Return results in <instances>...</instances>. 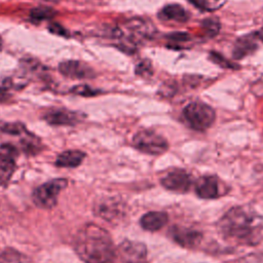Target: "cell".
I'll list each match as a JSON object with an SVG mask.
<instances>
[{
	"mask_svg": "<svg viewBox=\"0 0 263 263\" xmlns=\"http://www.w3.org/2000/svg\"><path fill=\"white\" fill-rule=\"evenodd\" d=\"M220 236L238 246H256L262 238L263 216L250 205H234L217 222Z\"/></svg>",
	"mask_w": 263,
	"mask_h": 263,
	"instance_id": "6da1fadb",
	"label": "cell"
},
{
	"mask_svg": "<svg viewBox=\"0 0 263 263\" xmlns=\"http://www.w3.org/2000/svg\"><path fill=\"white\" fill-rule=\"evenodd\" d=\"M74 249L85 263H114L116 251L108 231L96 224L84 225L75 235Z\"/></svg>",
	"mask_w": 263,
	"mask_h": 263,
	"instance_id": "7a4b0ae2",
	"label": "cell"
},
{
	"mask_svg": "<svg viewBox=\"0 0 263 263\" xmlns=\"http://www.w3.org/2000/svg\"><path fill=\"white\" fill-rule=\"evenodd\" d=\"M182 114L187 124L197 132L209 129L216 119L215 110L210 105L199 101L187 104L184 107Z\"/></svg>",
	"mask_w": 263,
	"mask_h": 263,
	"instance_id": "3957f363",
	"label": "cell"
},
{
	"mask_svg": "<svg viewBox=\"0 0 263 263\" xmlns=\"http://www.w3.org/2000/svg\"><path fill=\"white\" fill-rule=\"evenodd\" d=\"M68 185L67 179L63 178H58L50 180L39 187H37L33 194L32 198L34 203L44 210H49L52 209L57 205L58 203V197L60 192L65 189Z\"/></svg>",
	"mask_w": 263,
	"mask_h": 263,
	"instance_id": "277c9868",
	"label": "cell"
},
{
	"mask_svg": "<svg viewBox=\"0 0 263 263\" xmlns=\"http://www.w3.org/2000/svg\"><path fill=\"white\" fill-rule=\"evenodd\" d=\"M133 144L139 151L150 155H160L168 150L167 140L151 129L139 130L133 138Z\"/></svg>",
	"mask_w": 263,
	"mask_h": 263,
	"instance_id": "5b68a950",
	"label": "cell"
},
{
	"mask_svg": "<svg viewBox=\"0 0 263 263\" xmlns=\"http://www.w3.org/2000/svg\"><path fill=\"white\" fill-rule=\"evenodd\" d=\"M195 194L201 199H217L228 191L226 185L216 175H203L194 183Z\"/></svg>",
	"mask_w": 263,
	"mask_h": 263,
	"instance_id": "8992f818",
	"label": "cell"
},
{
	"mask_svg": "<svg viewBox=\"0 0 263 263\" xmlns=\"http://www.w3.org/2000/svg\"><path fill=\"white\" fill-rule=\"evenodd\" d=\"M160 184L168 191L185 194L193 185V179L184 168H172L160 178Z\"/></svg>",
	"mask_w": 263,
	"mask_h": 263,
	"instance_id": "52a82bcc",
	"label": "cell"
},
{
	"mask_svg": "<svg viewBox=\"0 0 263 263\" xmlns=\"http://www.w3.org/2000/svg\"><path fill=\"white\" fill-rule=\"evenodd\" d=\"M95 213L107 222H116L125 215V205L122 200L117 197L107 196L96 201Z\"/></svg>",
	"mask_w": 263,
	"mask_h": 263,
	"instance_id": "ba28073f",
	"label": "cell"
},
{
	"mask_svg": "<svg viewBox=\"0 0 263 263\" xmlns=\"http://www.w3.org/2000/svg\"><path fill=\"white\" fill-rule=\"evenodd\" d=\"M168 234L172 239L185 249H195L201 242L203 234L201 231L187 226L174 225L170 228Z\"/></svg>",
	"mask_w": 263,
	"mask_h": 263,
	"instance_id": "9c48e42d",
	"label": "cell"
},
{
	"mask_svg": "<svg viewBox=\"0 0 263 263\" xmlns=\"http://www.w3.org/2000/svg\"><path fill=\"white\" fill-rule=\"evenodd\" d=\"M118 254L123 263H145L148 252L145 243L124 239L118 246Z\"/></svg>",
	"mask_w": 263,
	"mask_h": 263,
	"instance_id": "30bf717a",
	"label": "cell"
},
{
	"mask_svg": "<svg viewBox=\"0 0 263 263\" xmlns=\"http://www.w3.org/2000/svg\"><path fill=\"white\" fill-rule=\"evenodd\" d=\"M85 118V114L65 108H53L46 111L43 119L50 125H75Z\"/></svg>",
	"mask_w": 263,
	"mask_h": 263,
	"instance_id": "8fae6325",
	"label": "cell"
},
{
	"mask_svg": "<svg viewBox=\"0 0 263 263\" xmlns=\"http://www.w3.org/2000/svg\"><path fill=\"white\" fill-rule=\"evenodd\" d=\"M58 69L62 75L72 79H90L96 76L90 66L77 60L64 61L59 64Z\"/></svg>",
	"mask_w": 263,
	"mask_h": 263,
	"instance_id": "7c38bea8",
	"label": "cell"
},
{
	"mask_svg": "<svg viewBox=\"0 0 263 263\" xmlns=\"http://www.w3.org/2000/svg\"><path fill=\"white\" fill-rule=\"evenodd\" d=\"M16 149L9 144L0 146V184L6 185L15 170Z\"/></svg>",
	"mask_w": 263,
	"mask_h": 263,
	"instance_id": "4fadbf2b",
	"label": "cell"
},
{
	"mask_svg": "<svg viewBox=\"0 0 263 263\" xmlns=\"http://www.w3.org/2000/svg\"><path fill=\"white\" fill-rule=\"evenodd\" d=\"M258 38L254 33L240 36L235 40L232 57L235 60H241L250 54H252L258 47Z\"/></svg>",
	"mask_w": 263,
	"mask_h": 263,
	"instance_id": "5bb4252c",
	"label": "cell"
},
{
	"mask_svg": "<svg viewBox=\"0 0 263 263\" xmlns=\"http://www.w3.org/2000/svg\"><path fill=\"white\" fill-rule=\"evenodd\" d=\"M168 222V216L165 212L152 211L143 215L140 219V224L147 231H157L164 227Z\"/></svg>",
	"mask_w": 263,
	"mask_h": 263,
	"instance_id": "9a60e30c",
	"label": "cell"
},
{
	"mask_svg": "<svg viewBox=\"0 0 263 263\" xmlns=\"http://www.w3.org/2000/svg\"><path fill=\"white\" fill-rule=\"evenodd\" d=\"M158 18L163 22L186 23L189 20V13L179 4H167L158 12Z\"/></svg>",
	"mask_w": 263,
	"mask_h": 263,
	"instance_id": "2e32d148",
	"label": "cell"
},
{
	"mask_svg": "<svg viewBox=\"0 0 263 263\" xmlns=\"http://www.w3.org/2000/svg\"><path fill=\"white\" fill-rule=\"evenodd\" d=\"M85 158V153L80 150H67L60 153L55 160L59 167H77Z\"/></svg>",
	"mask_w": 263,
	"mask_h": 263,
	"instance_id": "e0dca14e",
	"label": "cell"
},
{
	"mask_svg": "<svg viewBox=\"0 0 263 263\" xmlns=\"http://www.w3.org/2000/svg\"><path fill=\"white\" fill-rule=\"evenodd\" d=\"M26 77L25 75H0V89L7 91L8 89L12 88H22L24 87L27 82H26Z\"/></svg>",
	"mask_w": 263,
	"mask_h": 263,
	"instance_id": "ac0fdd59",
	"label": "cell"
},
{
	"mask_svg": "<svg viewBox=\"0 0 263 263\" xmlns=\"http://www.w3.org/2000/svg\"><path fill=\"white\" fill-rule=\"evenodd\" d=\"M57 11L51 7L38 6L34 7L30 11V18L34 22H41L44 20H50L55 15Z\"/></svg>",
	"mask_w": 263,
	"mask_h": 263,
	"instance_id": "d6986e66",
	"label": "cell"
},
{
	"mask_svg": "<svg viewBox=\"0 0 263 263\" xmlns=\"http://www.w3.org/2000/svg\"><path fill=\"white\" fill-rule=\"evenodd\" d=\"M0 130L11 136H23L28 133L26 126L21 122H1Z\"/></svg>",
	"mask_w": 263,
	"mask_h": 263,
	"instance_id": "ffe728a7",
	"label": "cell"
},
{
	"mask_svg": "<svg viewBox=\"0 0 263 263\" xmlns=\"http://www.w3.org/2000/svg\"><path fill=\"white\" fill-rule=\"evenodd\" d=\"M168 41L167 46L172 48H181V44L190 40V35L186 32H173L165 36Z\"/></svg>",
	"mask_w": 263,
	"mask_h": 263,
	"instance_id": "44dd1931",
	"label": "cell"
},
{
	"mask_svg": "<svg viewBox=\"0 0 263 263\" xmlns=\"http://www.w3.org/2000/svg\"><path fill=\"white\" fill-rule=\"evenodd\" d=\"M201 28L203 30V33L208 37H214L219 33L221 26L217 18L210 17V18H205L201 22Z\"/></svg>",
	"mask_w": 263,
	"mask_h": 263,
	"instance_id": "7402d4cb",
	"label": "cell"
},
{
	"mask_svg": "<svg viewBox=\"0 0 263 263\" xmlns=\"http://www.w3.org/2000/svg\"><path fill=\"white\" fill-rule=\"evenodd\" d=\"M0 263H23L21 254L14 249H6L0 253Z\"/></svg>",
	"mask_w": 263,
	"mask_h": 263,
	"instance_id": "603a6c76",
	"label": "cell"
},
{
	"mask_svg": "<svg viewBox=\"0 0 263 263\" xmlns=\"http://www.w3.org/2000/svg\"><path fill=\"white\" fill-rule=\"evenodd\" d=\"M135 73L138 76L141 77H150L153 75V68L152 65L150 63V61L148 60H143L142 62H140L135 69Z\"/></svg>",
	"mask_w": 263,
	"mask_h": 263,
	"instance_id": "cb8c5ba5",
	"label": "cell"
},
{
	"mask_svg": "<svg viewBox=\"0 0 263 263\" xmlns=\"http://www.w3.org/2000/svg\"><path fill=\"white\" fill-rule=\"evenodd\" d=\"M210 60L219 65L220 67H223V68H231V69H236V65L232 64L231 62H229L225 57H223L222 54L216 52V51H211L210 52Z\"/></svg>",
	"mask_w": 263,
	"mask_h": 263,
	"instance_id": "d4e9b609",
	"label": "cell"
},
{
	"mask_svg": "<svg viewBox=\"0 0 263 263\" xmlns=\"http://www.w3.org/2000/svg\"><path fill=\"white\" fill-rule=\"evenodd\" d=\"M70 91L72 93L82 96V97H93V96H97L98 93L101 92L100 90L93 89V88L89 87L88 85H75L74 87H72L70 89Z\"/></svg>",
	"mask_w": 263,
	"mask_h": 263,
	"instance_id": "484cf974",
	"label": "cell"
},
{
	"mask_svg": "<svg viewBox=\"0 0 263 263\" xmlns=\"http://www.w3.org/2000/svg\"><path fill=\"white\" fill-rule=\"evenodd\" d=\"M241 263H263V254H250L241 258Z\"/></svg>",
	"mask_w": 263,
	"mask_h": 263,
	"instance_id": "4316f807",
	"label": "cell"
},
{
	"mask_svg": "<svg viewBox=\"0 0 263 263\" xmlns=\"http://www.w3.org/2000/svg\"><path fill=\"white\" fill-rule=\"evenodd\" d=\"M190 3H192L194 6L201 10H212L213 7L210 6V1L209 0H188Z\"/></svg>",
	"mask_w": 263,
	"mask_h": 263,
	"instance_id": "83f0119b",
	"label": "cell"
},
{
	"mask_svg": "<svg viewBox=\"0 0 263 263\" xmlns=\"http://www.w3.org/2000/svg\"><path fill=\"white\" fill-rule=\"evenodd\" d=\"M48 30L52 33V34H58V35H61V36H67L68 32L59 24L57 23H53V24H50L48 26Z\"/></svg>",
	"mask_w": 263,
	"mask_h": 263,
	"instance_id": "f1b7e54d",
	"label": "cell"
},
{
	"mask_svg": "<svg viewBox=\"0 0 263 263\" xmlns=\"http://www.w3.org/2000/svg\"><path fill=\"white\" fill-rule=\"evenodd\" d=\"M255 34H256L258 40H260V41L263 42V27H262L260 30H258L257 32H255Z\"/></svg>",
	"mask_w": 263,
	"mask_h": 263,
	"instance_id": "f546056e",
	"label": "cell"
},
{
	"mask_svg": "<svg viewBox=\"0 0 263 263\" xmlns=\"http://www.w3.org/2000/svg\"><path fill=\"white\" fill-rule=\"evenodd\" d=\"M2 47H3V40H2V38L0 36V50L2 49Z\"/></svg>",
	"mask_w": 263,
	"mask_h": 263,
	"instance_id": "4dcf8cb0",
	"label": "cell"
}]
</instances>
